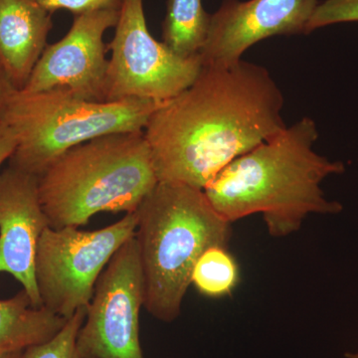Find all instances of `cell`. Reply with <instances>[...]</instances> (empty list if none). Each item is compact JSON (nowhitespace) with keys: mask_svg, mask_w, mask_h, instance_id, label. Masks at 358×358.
Instances as JSON below:
<instances>
[{"mask_svg":"<svg viewBox=\"0 0 358 358\" xmlns=\"http://www.w3.org/2000/svg\"><path fill=\"white\" fill-rule=\"evenodd\" d=\"M358 22V0H324L313 13L307 34L341 23Z\"/></svg>","mask_w":358,"mask_h":358,"instance_id":"obj_17","label":"cell"},{"mask_svg":"<svg viewBox=\"0 0 358 358\" xmlns=\"http://www.w3.org/2000/svg\"><path fill=\"white\" fill-rule=\"evenodd\" d=\"M210 20L211 14L205 10L202 0H167L162 42L181 57L199 55Z\"/></svg>","mask_w":358,"mask_h":358,"instance_id":"obj_14","label":"cell"},{"mask_svg":"<svg viewBox=\"0 0 358 358\" xmlns=\"http://www.w3.org/2000/svg\"><path fill=\"white\" fill-rule=\"evenodd\" d=\"M164 103L93 102L62 90L16 91L0 108V120L17 138L9 166L39 178L71 148L115 133L143 131Z\"/></svg>","mask_w":358,"mask_h":358,"instance_id":"obj_5","label":"cell"},{"mask_svg":"<svg viewBox=\"0 0 358 358\" xmlns=\"http://www.w3.org/2000/svg\"><path fill=\"white\" fill-rule=\"evenodd\" d=\"M284 96L263 66L203 65L150 115L145 133L162 182L203 190L233 160L286 128Z\"/></svg>","mask_w":358,"mask_h":358,"instance_id":"obj_1","label":"cell"},{"mask_svg":"<svg viewBox=\"0 0 358 358\" xmlns=\"http://www.w3.org/2000/svg\"><path fill=\"white\" fill-rule=\"evenodd\" d=\"M239 282V268L227 247L214 246L207 249L195 263L192 285L208 298L229 296Z\"/></svg>","mask_w":358,"mask_h":358,"instance_id":"obj_15","label":"cell"},{"mask_svg":"<svg viewBox=\"0 0 358 358\" xmlns=\"http://www.w3.org/2000/svg\"><path fill=\"white\" fill-rule=\"evenodd\" d=\"M136 212L98 230H44L37 247L35 278L42 306L68 320L88 307L96 285L117 250L136 234Z\"/></svg>","mask_w":358,"mask_h":358,"instance_id":"obj_6","label":"cell"},{"mask_svg":"<svg viewBox=\"0 0 358 358\" xmlns=\"http://www.w3.org/2000/svg\"><path fill=\"white\" fill-rule=\"evenodd\" d=\"M136 212L143 308L155 319L171 322L180 315L195 263L207 249L228 246L231 223L203 190L162 181Z\"/></svg>","mask_w":358,"mask_h":358,"instance_id":"obj_3","label":"cell"},{"mask_svg":"<svg viewBox=\"0 0 358 358\" xmlns=\"http://www.w3.org/2000/svg\"><path fill=\"white\" fill-rule=\"evenodd\" d=\"M65 319L44 307H35L21 291L0 300V353L24 352L50 339L62 329Z\"/></svg>","mask_w":358,"mask_h":358,"instance_id":"obj_13","label":"cell"},{"mask_svg":"<svg viewBox=\"0 0 358 358\" xmlns=\"http://www.w3.org/2000/svg\"><path fill=\"white\" fill-rule=\"evenodd\" d=\"M52 27V14L37 0H0V64L18 91L48 45Z\"/></svg>","mask_w":358,"mask_h":358,"instance_id":"obj_12","label":"cell"},{"mask_svg":"<svg viewBox=\"0 0 358 358\" xmlns=\"http://www.w3.org/2000/svg\"><path fill=\"white\" fill-rule=\"evenodd\" d=\"M106 79V102L164 103L182 93L202 69L200 55L181 57L148 30L143 0H124Z\"/></svg>","mask_w":358,"mask_h":358,"instance_id":"obj_7","label":"cell"},{"mask_svg":"<svg viewBox=\"0 0 358 358\" xmlns=\"http://www.w3.org/2000/svg\"><path fill=\"white\" fill-rule=\"evenodd\" d=\"M159 183L143 131L100 136L71 148L38 178L49 226L77 227L101 212L134 213Z\"/></svg>","mask_w":358,"mask_h":358,"instance_id":"obj_4","label":"cell"},{"mask_svg":"<svg viewBox=\"0 0 358 358\" xmlns=\"http://www.w3.org/2000/svg\"><path fill=\"white\" fill-rule=\"evenodd\" d=\"M17 143V138L13 129L0 120V166L6 160L11 159Z\"/></svg>","mask_w":358,"mask_h":358,"instance_id":"obj_19","label":"cell"},{"mask_svg":"<svg viewBox=\"0 0 358 358\" xmlns=\"http://www.w3.org/2000/svg\"><path fill=\"white\" fill-rule=\"evenodd\" d=\"M315 122L305 117L228 164L203 192L212 207L232 224L261 214L268 234L284 238L301 229L310 214L336 215L343 206L329 200L322 183L345 164L317 154Z\"/></svg>","mask_w":358,"mask_h":358,"instance_id":"obj_2","label":"cell"},{"mask_svg":"<svg viewBox=\"0 0 358 358\" xmlns=\"http://www.w3.org/2000/svg\"><path fill=\"white\" fill-rule=\"evenodd\" d=\"M0 358H24V352L0 353Z\"/></svg>","mask_w":358,"mask_h":358,"instance_id":"obj_21","label":"cell"},{"mask_svg":"<svg viewBox=\"0 0 358 358\" xmlns=\"http://www.w3.org/2000/svg\"><path fill=\"white\" fill-rule=\"evenodd\" d=\"M320 0H223L211 13L210 27L200 52L202 65L229 66L244 52L270 37L307 34Z\"/></svg>","mask_w":358,"mask_h":358,"instance_id":"obj_10","label":"cell"},{"mask_svg":"<svg viewBox=\"0 0 358 358\" xmlns=\"http://www.w3.org/2000/svg\"><path fill=\"white\" fill-rule=\"evenodd\" d=\"M86 317V308H80L66 320L64 326L50 339L30 346L24 350V358H80L77 339Z\"/></svg>","mask_w":358,"mask_h":358,"instance_id":"obj_16","label":"cell"},{"mask_svg":"<svg viewBox=\"0 0 358 358\" xmlns=\"http://www.w3.org/2000/svg\"><path fill=\"white\" fill-rule=\"evenodd\" d=\"M49 221L38 178L15 167L0 173V275H13L35 307H43L35 278L37 247Z\"/></svg>","mask_w":358,"mask_h":358,"instance_id":"obj_11","label":"cell"},{"mask_svg":"<svg viewBox=\"0 0 358 358\" xmlns=\"http://www.w3.org/2000/svg\"><path fill=\"white\" fill-rule=\"evenodd\" d=\"M134 235L117 250L96 282L78 334L80 358H143V285Z\"/></svg>","mask_w":358,"mask_h":358,"instance_id":"obj_8","label":"cell"},{"mask_svg":"<svg viewBox=\"0 0 358 358\" xmlns=\"http://www.w3.org/2000/svg\"><path fill=\"white\" fill-rule=\"evenodd\" d=\"M51 14L64 9L74 16L98 13V11H121L124 0H37Z\"/></svg>","mask_w":358,"mask_h":358,"instance_id":"obj_18","label":"cell"},{"mask_svg":"<svg viewBox=\"0 0 358 358\" xmlns=\"http://www.w3.org/2000/svg\"><path fill=\"white\" fill-rule=\"evenodd\" d=\"M120 11H98L74 16L69 31L47 45L24 88L28 93L62 90L73 95L106 102L109 50L103 35L115 27Z\"/></svg>","mask_w":358,"mask_h":358,"instance_id":"obj_9","label":"cell"},{"mask_svg":"<svg viewBox=\"0 0 358 358\" xmlns=\"http://www.w3.org/2000/svg\"><path fill=\"white\" fill-rule=\"evenodd\" d=\"M18 91L11 81L10 77L7 74L6 71L0 64V108L10 99V96Z\"/></svg>","mask_w":358,"mask_h":358,"instance_id":"obj_20","label":"cell"}]
</instances>
